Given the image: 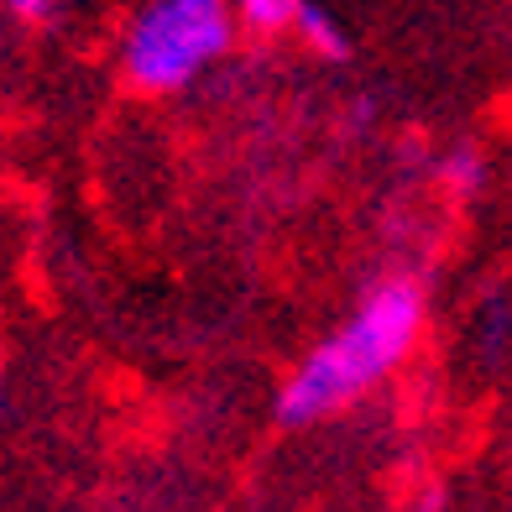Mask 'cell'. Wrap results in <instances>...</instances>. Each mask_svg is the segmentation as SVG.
Here are the masks:
<instances>
[{"label":"cell","mask_w":512,"mask_h":512,"mask_svg":"<svg viewBox=\"0 0 512 512\" xmlns=\"http://www.w3.org/2000/svg\"><path fill=\"white\" fill-rule=\"evenodd\" d=\"M418 324H424V288L418 283L392 277V283L371 288L366 304L288 377L283 398H277V418L283 424H319L345 403H356L371 382H382L408 356Z\"/></svg>","instance_id":"obj_1"},{"label":"cell","mask_w":512,"mask_h":512,"mask_svg":"<svg viewBox=\"0 0 512 512\" xmlns=\"http://www.w3.org/2000/svg\"><path fill=\"white\" fill-rule=\"evenodd\" d=\"M230 42L225 0H152L126 37V74L142 89H183Z\"/></svg>","instance_id":"obj_2"},{"label":"cell","mask_w":512,"mask_h":512,"mask_svg":"<svg viewBox=\"0 0 512 512\" xmlns=\"http://www.w3.org/2000/svg\"><path fill=\"white\" fill-rule=\"evenodd\" d=\"M293 27H298V37H304L314 53H324V58H345V48H351V42H345V32L335 27V16L324 11V6H314V0H304V6H298Z\"/></svg>","instance_id":"obj_3"},{"label":"cell","mask_w":512,"mask_h":512,"mask_svg":"<svg viewBox=\"0 0 512 512\" xmlns=\"http://www.w3.org/2000/svg\"><path fill=\"white\" fill-rule=\"evenodd\" d=\"M298 6L304 0H241V16L251 32H283V27H293Z\"/></svg>","instance_id":"obj_4"},{"label":"cell","mask_w":512,"mask_h":512,"mask_svg":"<svg viewBox=\"0 0 512 512\" xmlns=\"http://www.w3.org/2000/svg\"><path fill=\"white\" fill-rule=\"evenodd\" d=\"M445 173H450V183H460V189H471V183H481V157H471V152H455V157L445 162Z\"/></svg>","instance_id":"obj_5"},{"label":"cell","mask_w":512,"mask_h":512,"mask_svg":"<svg viewBox=\"0 0 512 512\" xmlns=\"http://www.w3.org/2000/svg\"><path fill=\"white\" fill-rule=\"evenodd\" d=\"M11 6H16L21 16H42V11H48V6H53V0H11Z\"/></svg>","instance_id":"obj_6"}]
</instances>
